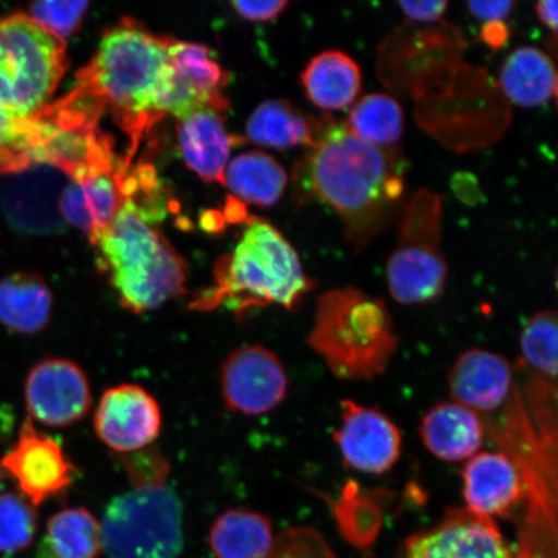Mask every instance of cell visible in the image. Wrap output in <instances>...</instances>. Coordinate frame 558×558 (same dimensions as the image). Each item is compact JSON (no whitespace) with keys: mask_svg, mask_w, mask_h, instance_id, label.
I'll use <instances>...</instances> for the list:
<instances>
[{"mask_svg":"<svg viewBox=\"0 0 558 558\" xmlns=\"http://www.w3.org/2000/svg\"><path fill=\"white\" fill-rule=\"evenodd\" d=\"M0 466L15 481L21 497L34 507L64 495L76 474L60 444L41 434L31 417L21 425L17 441Z\"/></svg>","mask_w":558,"mask_h":558,"instance_id":"cell-9","label":"cell"},{"mask_svg":"<svg viewBox=\"0 0 558 558\" xmlns=\"http://www.w3.org/2000/svg\"><path fill=\"white\" fill-rule=\"evenodd\" d=\"M2 476H3L2 466H0V483H2Z\"/></svg>","mask_w":558,"mask_h":558,"instance_id":"cell-38","label":"cell"},{"mask_svg":"<svg viewBox=\"0 0 558 558\" xmlns=\"http://www.w3.org/2000/svg\"><path fill=\"white\" fill-rule=\"evenodd\" d=\"M169 58L171 80L163 114H173L179 120L199 108L228 109V100L221 94L228 74L207 47L170 39Z\"/></svg>","mask_w":558,"mask_h":558,"instance_id":"cell-15","label":"cell"},{"mask_svg":"<svg viewBox=\"0 0 558 558\" xmlns=\"http://www.w3.org/2000/svg\"><path fill=\"white\" fill-rule=\"evenodd\" d=\"M100 522L85 507L65 508L47 521L38 558H99Z\"/></svg>","mask_w":558,"mask_h":558,"instance_id":"cell-28","label":"cell"},{"mask_svg":"<svg viewBox=\"0 0 558 558\" xmlns=\"http://www.w3.org/2000/svg\"><path fill=\"white\" fill-rule=\"evenodd\" d=\"M234 11L239 15L254 23H265L277 19L286 7L289 5L286 0H267V2H232Z\"/></svg>","mask_w":558,"mask_h":558,"instance_id":"cell-33","label":"cell"},{"mask_svg":"<svg viewBox=\"0 0 558 558\" xmlns=\"http://www.w3.org/2000/svg\"><path fill=\"white\" fill-rule=\"evenodd\" d=\"M519 367L527 376L557 381L558 318L553 310L541 311L530 317L520 335Z\"/></svg>","mask_w":558,"mask_h":558,"instance_id":"cell-30","label":"cell"},{"mask_svg":"<svg viewBox=\"0 0 558 558\" xmlns=\"http://www.w3.org/2000/svg\"><path fill=\"white\" fill-rule=\"evenodd\" d=\"M306 99L325 111H338L357 101L362 88L361 69L343 51L320 52L303 70Z\"/></svg>","mask_w":558,"mask_h":558,"instance_id":"cell-22","label":"cell"},{"mask_svg":"<svg viewBox=\"0 0 558 558\" xmlns=\"http://www.w3.org/2000/svg\"><path fill=\"white\" fill-rule=\"evenodd\" d=\"M157 222L123 201L110 225L90 240L100 274L123 308L134 314L159 310L185 291L186 265Z\"/></svg>","mask_w":558,"mask_h":558,"instance_id":"cell-5","label":"cell"},{"mask_svg":"<svg viewBox=\"0 0 558 558\" xmlns=\"http://www.w3.org/2000/svg\"><path fill=\"white\" fill-rule=\"evenodd\" d=\"M466 509L484 518H511L523 504L525 487L518 465L505 451H483L462 471Z\"/></svg>","mask_w":558,"mask_h":558,"instance_id":"cell-17","label":"cell"},{"mask_svg":"<svg viewBox=\"0 0 558 558\" xmlns=\"http://www.w3.org/2000/svg\"><path fill=\"white\" fill-rule=\"evenodd\" d=\"M68 68L64 41L25 13L0 19V110L37 117Z\"/></svg>","mask_w":558,"mask_h":558,"instance_id":"cell-7","label":"cell"},{"mask_svg":"<svg viewBox=\"0 0 558 558\" xmlns=\"http://www.w3.org/2000/svg\"><path fill=\"white\" fill-rule=\"evenodd\" d=\"M87 2H38L31 5V19L53 37L64 41L78 29Z\"/></svg>","mask_w":558,"mask_h":558,"instance_id":"cell-32","label":"cell"},{"mask_svg":"<svg viewBox=\"0 0 558 558\" xmlns=\"http://www.w3.org/2000/svg\"><path fill=\"white\" fill-rule=\"evenodd\" d=\"M536 15L542 24L554 34L557 33V2L556 0H542L535 5Z\"/></svg>","mask_w":558,"mask_h":558,"instance_id":"cell-37","label":"cell"},{"mask_svg":"<svg viewBox=\"0 0 558 558\" xmlns=\"http://www.w3.org/2000/svg\"><path fill=\"white\" fill-rule=\"evenodd\" d=\"M499 82L508 99L523 108L542 107L557 94L554 61L536 47H521L509 54Z\"/></svg>","mask_w":558,"mask_h":558,"instance_id":"cell-25","label":"cell"},{"mask_svg":"<svg viewBox=\"0 0 558 558\" xmlns=\"http://www.w3.org/2000/svg\"><path fill=\"white\" fill-rule=\"evenodd\" d=\"M24 392L29 417L47 427L65 428L78 423L93 404L86 373L66 359L39 361L26 376Z\"/></svg>","mask_w":558,"mask_h":558,"instance_id":"cell-13","label":"cell"},{"mask_svg":"<svg viewBox=\"0 0 558 558\" xmlns=\"http://www.w3.org/2000/svg\"><path fill=\"white\" fill-rule=\"evenodd\" d=\"M347 469L366 474L387 473L399 462L402 434L392 418L353 400L340 402V425L333 432Z\"/></svg>","mask_w":558,"mask_h":558,"instance_id":"cell-12","label":"cell"},{"mask_svg":"<svg viewBox=\"0 0 558 558\" xmlns=\"http://www.w3.org/2000/svg\"><path fill=\"white\" fill-rule=\"evenodd\" d=\"M399 5L408 19L432 23L445 15L449 3L446 0H428V2H399Z\"/></svg>","mask_w":558,"mask_h":558,"instance_id":"cell-34","label":"cell"},{"mask_svg":"<svg viewBox=\"0 0 558 558\" xmlns=\"http://www.w3.org/2000/svg\"><path fill=\"white\" fill-rule=\"evenodd\" d=\"M512 0H498V2H470L466 3L473 17L484 23H497L511 15L514 7Z\"/></svg>","mask_w":558,"mask_h":558,"instance_id":"cell-35","label":"cell"},{"mask_svg":"<svg viewBox=\"0 0 558 558\" xmlns=\"http://www.w3.org/2000/svg\"><path fill=\"white\" fill-rule=\"evenodd\" d=\"M442 198L418 191L402 208L399 242L387 262L390 296L402 305H427L441 298L449 267L441 248Z\"/></svg>","mask_w":558,"mask_h":558,"instance_id":"cell-8","label":"cell"},{"mask_svg":"<svg viewBox=\"0 0 558 558\" xmlns=\"http://www.w3.org/2000/svg\"><path fill=\"white\" fill-rule=\"evenodd\" d=\"M508 38L509 31L505 21L485 23L480 33V39L483 40L487 47H490L493 51H498L501 47H505Z\"/></svg>","mask_w":558,"mask_h":558,"instance_id":"cell-36","label":"cell"},{"mask_svg":"<svg viewBox=\"0 0 558 558\" xmlns=\"http://www.w3.org/2000/svg\"><path fill=\"white\" fill-rule=\"evenodd\" d=\"M289 177L274 157L248 151L227 166L225 181L236 198L257 207H271L283 197Z\"/></svg>","mask_w":558,"mask_h":558,"instance_id":"cell-27","label":"cell"},{"mask_svg":"<svg viewBox=\"0 0 558 558\" xmlns=\"http://www.w3.org/2000/svg\"><path fill=\"white\" fill-rule=\"evenodd\" d=\"M35 507L15 493L0 494V554L13 555L31 547L37 534Z\"/></svg>","mask_w":558,"mask_h":558,"instance_id":"cell-31","label":"cell"},{"mask_svg":"<svg viewBox=\"0 0 558 558\" xmlns=\"http://www.w3.org/2000/svg\"><path fill=\"white\" fill-rule=\"evenodd\" d=\"M178 136L187 167L199 178L222 184L236 140L228 134L222 110L199 108L179 118Z\"/></svg>","mask_w":558,"mask_h":558,"instance_id":"cell-20","label":"cell"},{"mask_svg":"<svg viewBox=\"0 0 558 558\" xmlns=\"http://www.w3.org/2000/svg\"><path fill=\"white\" fill-rule=\"evenodd\" d=\"M118 459L131 488L105 509L104 553L109 558H178L184 548L183 505L169 485L170 463L153 446Z\"/></svg>","mask_w":558,"mask_h":558,"instance_id":"cell-4","label":"cell"},{"mask_svg":"<svg viewBox=\"0 0 558 558\" xmlns=\"http://www.w3.org/2000/svg\"><path fill=\"white\" fill-rule=\"evenodd\" d=\"M118 170L69 180L62 192V218L90 240L110 225L123 204Z\"/></svg>","mask_w":558,"mask_h":558,"instance_id":"cell-21","label":"cell"},{"mask_svg":"<svg viewBox=\"0 0 558 558\" xmlns=\"http://www.w3.org/2000/svg\"><path fill=\"white\" fill-rule=\"evenodd\" d=\"M220 380L227 409L246 416L270 413L289 392L282 361L263 345H244L230 353L222 362Z\"/></svg>","mask_w":558,"mask_h":558,"instance_id":"cell-10","label":"cell"},{"mask_svg":"<svg viewBox=\"0 0 558 558\" xmlns=\"http://www.w3.org/2000/svg\"><path fill=\"white\" fill-rule=\"evenodd\" d=\"M53 296L46 279L19 271L0 279V324L11 331L35 335L50 324Z\"/></svg>","mask_w":558,"mask_h":558,"instance_id":"cell-23","label":"cell"},{"mask_svg":"<svg viewBox=\"0 0 558 558\" xmlns=\"http://www.w3.org/2000/svg\"><path fill=\"white\" fill-rule=\"evenodd\" d=\"M170 39L159 38L134 21H122L104 34L90 64L78 74V87L105 107L134 142L163 114L169 94Z\"/></svg>","mask_w":558,"mask_h":558,"instance_id":"cell-2","label":"cell"},{"mask_svg":"<svg viewBox=\"0 0 558 558\" xmlns=\"http://www.w3.org/2000/svg\"><path fill=\"white\" fill-rule=\"evenodd\" d=\"M314 288L294 247L268 221L251 219L232 253L216 264L214 283L190 303L194 312L227 308L244 319L251 311H294Z\"/></svg>","mask_w":558,"mask_h":558,"instance_id":"cell-3","label":"cell"},{"mask_svg":"<svg viewBox=\"0 0 558 558\" xmlns=\"http://www.w3.org/2000/svg\"><path fill=\"white\" fill-rule=\"evenodd\" d=\"M320 117L302 113L284 100H268L259 105L247 121L251 142L277 150L312 145L317 136Z\"/></svg>","mask_w":558,"mask_h":558,"instance_id":"cell-26","label":"cell"},{"mask_svg":"<svg viewBox=\"0 0 558 558\" xmlns=\"http://www.w3.org/2000/svg\"><path fill=\"white\" fill-rule=\"evenodd\" d=\"M448 381L451 400L480 415L504 409L518 387L505 355L480 348L458 355Z\"/></svg>","mask_w":558,"mask_h":558,"instance_id":"cell-16","label":"cell"},{"mask_svg":"<svg viewBox=\"0 0 558 558\" xmlns=\"http://www.w3.org/2000/svg\"><path fill=\"white\" fill-rule=\"evenodd\" d=\"M19 174L21 178L13 183L7 199L12 221L29 233H61L65 220L60 202L70 179L61 170L45 163L33 165Z\"/></svg>","mask_w":558,"mask_h":558,"instance_id":"cell-18","label":"cell"},{"mask_svg":"<svg viewBox=\"0 0 558 558\" xmlns=\"http://www.w3.org/2000/svg\"><path fill=\"white\" fill-rule=\"evenodd\" d=\"M306 343L337 378L373 381L388 372L400 338L381 299L344 288L317 299Z\"/></svg>","mask_w":558,"mask_h":558,"instance_id":"cell-6","label":"cell"},{"mask_svg":"<svg viewBox=\"0 0 558 558\" xmlns=\"http://www.w3.org/2000/svg\"><path fill=\"white\" fill-rule=\"evenodd\" d=\"M275 543L274 525L267 515L244 508L227 509L208 534L215 558H268Z\"/></svg>","mask_w":558,"mask_h":558,"instance_id":"cell-24","label":"cell"},{"mask_svg":"<svg viewBox=\"0 0 558 558\" xmlns=\"http://www.w3.org/2000/svg\"><path fill=\"white\" fill-rule=\"evenodd\" d=\"M97 437L117 453L149 448L162 428L160 408L148 390L136 384L111 387L101 396L95 410Z\"/></svg>","mask_w":558,"mask_h":558,"instance_id":"cell-14","label":"cell"},{"mask_svg":"<svg viewBox=\"0 0 558 558\" xmlns=\"http://www.w3.org/2000/svg\"><path fill=\"white\" fill-rule=\"evenodd\" d=\"M486 434L484 417L452 400L432 407L418 424L424 448L448 463L463 462L476 456Z\"/></svg>","mask_w":558,"mask_h":558,"instance_id":"cell-19","label":"cell"},{"mask_svg":"<svg viewBox=\"0 0 558 558\" xmlns=\"http://www.w3.org/2000/svg\"><path fill=\"white\" fill-rule=\"evenodd\" d=\"M345 124L362 142L396 148L403 134V110L393 96L369 94L353 104Z\"/></svg>","mask_w":558,"mask_h":558,"instance_id":"cell-29","label":"cell"},{"mask_svg":"<svg viewBox=\"0 0 558 558\" xmlns=\"http://www.w3.org/2000/svg\"><path fill=\"white\" fill-rule=\"evenodd\" d=\"M404 173L399 149L362 142L345 122L325 114L295 166L292 185L299 204L330 207L343 222L347 241L364 250L400 213Z\"/></svg>","mask_w":558,"mask_h":558,"instance_id":"cell-1","label":"cell"},{"mask_svg":"<svg viewBox=\"0 0 558 558\" xmlns=\"http://www.w3.org/2000/svg\"><path fill=\"white\" fill-rule=\"evenodd\" d=\"M396 558H513V553L493 519L449 508L435 526L409 536Z\"/></svg>","mask_w":558,"mask_h":558,"instance_id":"cell-11","label":"cell"}]
</instances>
